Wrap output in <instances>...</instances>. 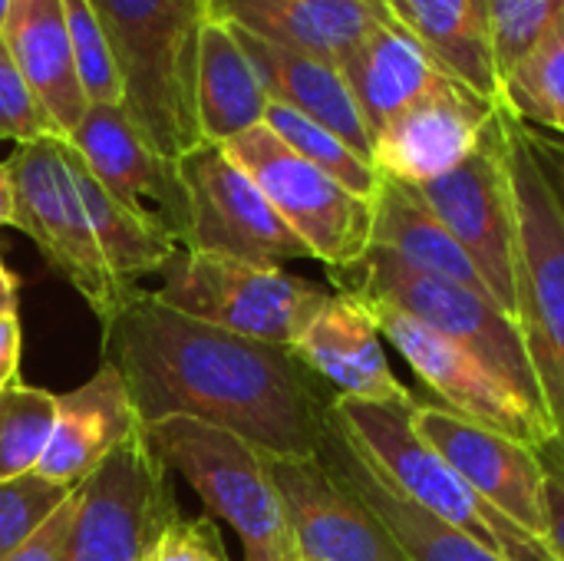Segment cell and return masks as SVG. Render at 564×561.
<instances>
[{
	"instance_id": "cell-1",
	"label": "cell",
	"mask_w": 564,
	"mask_h": 561,
	"mask_svg": "<svg viewBox=\"0 0 564 561\" xmlns=\"http://www.w3.org/2000/svg\"><path fill=\"white\" fill-rule=\"evenodd\" d=\"M102 360L132 397L139 423L188 417L268 456H317L330 397L291 347L185 317L139 291L106 327Z\"/></svg>"
},
{
	"instance_id": "cell-2",
	"label": "cell",
	"mask_w": 564,
	"mask_h": 561,
	"mask_svg": "<svg viewBox=\"0 0 564 561\" xmlns=\"http://www.w3.org/2000/svg\"><path fill=\"white\" fill-rule=\"evenodd\" d=\"M116 56L122 109L169 159L202 142L195 69L212 0H89Z\"/></svg>"
},
{
	"instance_id": "cell-3",
	"label": "cell",
	"mask_w": 564,
	"mask_h": 561,
	"mask_svg": "<svg viewBox=\"0 0 564 561\" xmlns=\"http://www.w3.org/2000/svg\"><path fill=\"white\" fill-rule=\"evenodd\" d=\"M327 274L340 294H350L357 301L390 304V308L410 314L413 321H420L423 327L436 331L440 337L476 354L532 413H539L552 427L545 400H542V387H539L532 360L525 354L522 331H519L516 317H509L492 298H486L466 284H456V281L436 278V274H423L373 245L367 248V255L360 261H354L347 268H334Z\"/></svg>"
},
{
	"instance_id": "cell-4",
	"label": "cell",
	"mask_w": 564,
	"mask_h": 561,
	"mask_svg": "<svg viewBox=\"0 0 564 561\" xmlns=\"http://www.w3.org/2000/svg\"><path fill=\"white\" fill-rule=\"evenodd\" d=\"M516 195V324L525 341L564 460V215L539 169L525 126L506 109Z\"/></svg>"
},
{
	"instance_id": "cell-5",
	"label": "cell",
	"mask_w": 564,
	"mask_h": 561,
	"mask_svg": "<svg viewBox=\"0 0 564 561\" xmlns=\"http://www.w3.org/2000/svg\"><path fill=\"white\" fill-rule=\"evenodd\" d=\"M334 417L367 453V460L420 509L440 522L479 539L509 561H555L549 549L479 496L433 446H426L413 427L410 410L360 403L347 397L330 400Z\"/></svg>"
},
{
	"instance_id": "cell-6",
	"label": "cell",
	"mask_w": 564,
	"mask_h": 561,
	"mask_svg": "<svg viewBox=\"0 0 564 561\" xmlns=\"http://www.w3.org/2000/svg\"><path fill=\"white\" fill-rule=\"evenodd\" d=\"M142 430L169 473H178L198 493L208 516L238 532L245 561L297 559L284 503L258 446L188 417H165Z\"/></svg>"
},
{
	"instance_id": "cell-7",
	"label": "cell",
	"mask_w": 564,
	"mask_h": 561,
	"mask_svg": "<svg viewBox=\"0 0 564 561\" xmlns=\"http://www.w3.org/2000/svg\"><path fill=\"white\" fill-rule=\"evenodd\" d=\"M13 182V228L33 238L46 265L63 274L106 327L142 288L126 284L106 261L79 198L63 136L23 142L3 162Z\"/></svg>"
},
{
	"instance_id": "cell-8",
	"label": "cell",
	"mask_w": 564,
	"mask_h": 561,
	"mask_svg": "<svg viewBox=\"0 0 564 561\" xmlns=\"http://www.w3.org/2000/svg\"><path fill=\"white\" fill-rule=\"evenodd\" d=\"M330 294L334 291L324 284L284 268H261L185 248L169 258L162 284L152 291L159 304L185 317L278 347H294Z\"/></svg>"
},
{
	"instance_id": "cell-9",
	"label": "cell",
	"mask_w": 564,
	"mask_h": 561,
	"mask_svg": "<svg viewBox=\"0 0 564 561\" xmlns=\"http://www.w3.org/2000/svg\"><path fill=\"white\" fill-rule=\"evenodd\" d=\"M264 192L281 222L327 271L360 261L370 248L373 202L347 192L337 179L288 149L264 122L221 145Z\"/></svg>"
},
{
	"instance_id": "cell-10",
	"label": "cell",
	"mask_w": 564,
	"mask_h": 561,
	"mask_svg": "<svg viewBox=\"0 0 564 561\" xmlns=\"http://www.w3.org/2000/svg\"><path fill=\"white\" fill-rule=\"evenodd\" d=\"M420 202L449 228L482 274L492 301L516 317V195L509 179L506 109L496 112L482 142L453 172L410 185Z\"/></svg>"
},
{
	"instance_id": "cell-11",
	"label": "cell",
	"mask_w": 564,
	"mask_h": 561,
	"mask_svg": "<svg viewBox=\"0 0 564 561\" xmlns=\"http://www.w3.org/2000/svg\"><path fill=\"white\" fill-rule=\"evenodd\" d=\"M175 513L169 466L139 427L79 483L66 561H139Z\"/></svg>"
},
{
	"instance_id": "cell-12",
	"label": "cell",
	"mask_w": 564,
	"mask_h": 561,
	"mask_svg": "<svg viewBox=\"0 0 564 561\" xmlns=\"http://www.w3.org/2000/svg\"><path fill=\"white\" fill-rule=\"evenodd\" d=\"M188 195L185 251L225 255L261 268L311 258L304 241L281 222L251 175L215 142H198L178 159Z\"/></svg>"
},
{
	"instance_id": "cell-13",
	"label": "cell",
	"mask_w": 564,
	"mask_h": 561,
	"mask_svg": "<svg viewBox=\"0 0 564 561\" xmlns=\"http://www.w3.org/2000/svg\"><path fill=\"white\" fill-rule=\"evenodd\" d=\"M360 304H367V311L373 314L383 341H390L413 367V374L436 397H443L446 410L479 427L499 430L539 453H552V450L558 453L555 430L539 413H532L476 354L440 337L436 331L423 327L420 321H413L410 314L390 304H377V301H360Z\"/></svg>"
},
{
	"instance_id": "cell-14",
	"label": "cell",
	"mask_w": 564,
	"mask_h": 561,
	"mask_svg": "<svg viewBox=\"0 0 564 561\" xmlns=\"http://www.w3.org/2000/svg\"><path fill=\"white\" fill-rule=\"evenodd\" d=\"M93 179L155 238L185 248L188 195L178 162L162 155L122 106H89L66 139Z\"/></svg>"
},
{
	"instance_id": "cell-15",
	"label": "cell",
	"mask_w": 564,
	"mask_h": 561,
	"mask_svg": "<svg viewBox=\"0 0 564 561\" xmlns=\"http://www.w3.org/2000/svg\"><path fill=\"white\" fill-rule=\"evenodd\" d=\"M413 433L433 446L479 496L545 546V456L443 403H413Z\"/></svg>"
},
{
	"instance_id": "cell-16",
	"label": "cell",
	"mask_w": 564,
	"mask_h": 561,
	"mask_svg": "<svg viewBox=\"0 0 564 561\" xmlns=\"http://www.w3.org/2000/svg\"><path fill=\"white\" fill-rule=\"evenodd\" d=\"M264 463L284 503L297 555L314 561H410L380 519L317 456L288 460L264 453Z\"/></svg>"
},
{
	"instance_id": "cell-17",
	"label": "cell",
	"mask_w": 564,
	"mask_h": 561,
	"mask_svg": "<svg viewBox=\"0 0 564 561\" xmlns=\"http://www.w3.org/2000/svg\"><path fill=\"white\" fill-rule=\"evenodd\" d=\"M499 109L453 79L373 136V169L400 185L433 182L473 155Z\"/></svg>"
},
{
	"instance_id": "cell-18",
	"label": "cell",
	"mask_w": 564,
	"mask_h": 561,
	"mask_svg": "<svg viewBox=\"0 0 564 561\" xmlns=\"http://www.w3.org/2000/svg\"><path fill=\"white\" fill-rule=\"evenodd\" d=\"M291 350L314 377L334 387L337 397L400 410L416 403L387 360L383 334L373 314L350 294L334 291Z\"/></svg>"
},
{
	"instance_id": "cell-19",
	"label": "cell",
	"mask_w": 564,
	"mask_h": 561,
	"mask_svg": "<svg viewBox=\"0 0 564 561\" xmlns=\"http://www.w3.org/2000/svg\"><path fill=\"white\" fill-rule=\"evenodd\" d=\"M317 460L330 470V476L360 499L380 526L393 536L410 561H509L479 539L440 522L416 503H410L354 443V436L340 427L334 410L327 407L324 436L317 446Z\"/></svg>"
},
{
	"instance_id": "cell-20",
	"label": "cell",
	"mask_w": 564,
	"mask_h": 561,
	"mask_svg": "<svg viewBox=\"0 0 564 561\" xmlns=\"http://www.w3.org/2000/svg\"><path fill=\"white\" fill-rule=\"evenodd\" d=\"M139 427V413L119 370L102 360L83 387L56 397L53 436L33 473L63 489H76Z\"/></svg>"
},
{
	"instance_id": "cell-21",
	"label": "cell",
	"mask_w": 564,
	"mask_h": 561,
	"mask_svg": "<svg viewBox=\"0 0 564 561\" xmlns=\"http://www.w3.org/2000/svg\"><path fill=\"white\" fill-rule=\"evenodd\" d=\"M337 66L370 136H377L403 109L453 83V76L440 69V63L390 10H383L377 26Z\"/></svg>"
},
{
	"instance_id": "cell-22",
	"label": "cell",
	"mask_w": 564,
	"mask_h": 561,
	"mask_svg": "<svg viewBox=\"0 0 564 561\" xmlns=\"http://www.w3.org/2000/svg\"><path fill=\"white\" fill-rule=\"evenodd\" d=\"M235 36H238L241 50L248 53L271 103H281V106L321 122L337 139H344L357 155L373 162V136H370L337 63L321 60L314 53L268 43L245 30H235Z\"/></svg>"
},
{
	"instance_id": "cell-23",
	"label": "cell",
	"mask_w": 564,
	"mask_h": 561,
	"mask_svg": "<svg viewBox=\"0 0 564 561\" xmlns=\"http://www.w3.org/2000/svg\"><path fill=\"white\" fill-rule=\"evenodd\" d=\"M383 10L370 0H212L215 20L330 63H344Z\"/></svg>"
},
{
	"instance_id": "cell-24",
	"label": "cell",
	"mask_w": 564,
	"mask_h": 561,
	"mask_svg": "<svg viewBox=\"0 0 564 561\" xmlns=\"http://www.w3.org/2000/svg\"><path fill=\"white\" fill-rule=\"evenodd\" d=\"M0 36L56 132L69 139L89 103L76 76L63 0H10Z\"/></svg>"
},
{
	"instance_id": "cell-25",
	"label": "cell",
	"mask_w": 564,
	"mask_h": 561,
	"mask_svg": "<svg viewBox=\"0 0 564 561\" xmlns=\"http://www.w3.org/2000/svg\"><path fill=\"white\" fill-rule=\"evenodd\" d=\"M387 10L423 43L446 76L502 106L489 0H387Z\"/></svg>"
},
{
	"instance_id": "cell-26",
	"label": "cell",
	"mask_w": 564,
	"mask_h": 561,
	"mask_svg": "<svg viewBox=\"0 0 564 561\" xmlns=\"http://www.w3.org/2000/svg\"><path fill=\"white\" fill-rule=\"evenodd\" d=\"M268 103L271 99L235 30L212 17L202 30L195 69V119L202 142L225 145L235 136L261 126Z\"/></svg>"
},
{
	"instance_id": "cell-27",
	"label": "cell",
	"mask_w": 564,
	"mask_h": 561,
	"mask_svg": "<svg viewBox=\"0 0 564 561\" xmlns=\"http://www.w3.org/2000/svg\"><path fill=\"white\" fill-rule=\"evenodd\" d=\"M370 245L390 251L403 265L436 274L456 284H466L486 298L489 288L469 255L459 248V241L449 235V228L420 202V195L410 185H400L393 179L380 175V188L373 198V228H370Z\"/></svg>"
},
{
	"instance_id": "cell-28",
	"label": "cell",
	"mask_w": 564,
	"mask_h": 561,
	"mask_svg": "<svg viewBox=\"0 0 564 561\" xmlns=\"http://www.w3.org/2000/svg\"><path fill=\"white\" fill-rule=\"evenodd\" d=\"M66 152H69V169H73V179H76V188H79V198L86 205V215H89V225L96 231V241L109 261V268L126 281V284H135L139 278L145 274H162V268L169 265V258L182 248L155 238L149 228H142L96 179L93 172L86 169V162L76 155V149L66 142ZM139 288V284H135Z\"/></svg>"
},
{
	"instance_id": "cell-29",
	"label": "cell",
	"mask_w": 564,
	"mask_h": 561,
	"mask_svg": "<svg viewBox=\"0 0 564 561\" xmlns=\"http://www.w3.org/2000/svg\"><path fill=\"white\" fill-rule=\"evenodd\" d=\"M502 109L564 139V10L542 43L506 76Z\"/></svg>"
},
{
	"instance_id": "cell-30",
	"label": "cell",
	"mask_w": 564,
	"mask_h": 561,
	"mask_svg": "<svg viewBox=\"0 0 564 561\" xmlns=\"http://www.w3.org/2000/svg\"><path fill=\"white\" fill-rule=\"evenodd\" d=\"M264 126L288 145L294 149L301 159H307L311 165H317L321 172H327L330 179H337L347 192L373 202L377 188H380V172L373 169V162H367L364 155H357L344 139H337L330 129H324L321 122L281 106V103H268L264 109Z\"/></svg>"
},
{
	"instance_id": "cell-31",
	"label": "cell",
	"mask_w": 564,
	"mask_h": 561,
	"mask_svg": "<svg viewBox=\"0 0 564 561\" xmlns=\"http://www.w3.org/2000/svg\"><path fill=\"white\" fill-rule=\"evenodd\" d=\"M56 423V393L10 384L0 390V483L36 470Z\"/></svg>"
},
{
	"instance_id": "cell-32",
	"label": "cell",
	"mask_w": 564,
	"mask_h": 561,
	"mask_svg": "<svg viewBox=\"0 0 564 561\" xmlns=\"http://www.w3.org/2000/svg\"><path fill=\"white\" fill-rule=\"evenodd\" d=\"M69 46L79 86L89 106H122V79L109 46V36L89 0H63Z\"/></svg>"
},
{
	"instance_id": "cell-33",
	"label": "cell",
	"mask_w": 564,
	"mask_h": 561,
	"mask_svg": "<svg viewBox=\"0 0 564 561\" xmlns=\"http://www.w3.org/2000/svg\"><path fill=\"white\" fill-rule=\"evenodd\" d=\"M564 10V0H489L499 76H506L542 43Z\"/></svg>"
},
{
	"instance_id": "cell-34",
	"label": "cell",
	"mask_w": 564,
	"mask_h": 561,
	"mask_svg": "<svg viewBox=\"0 0 564 561\" xmlns=\"http://www.w3.org/2000/svg\"><path fill=\"white\" fill-rule=\"evenodd\" d=\"M73 489H63L36 473L0 483V561L17 546H23L66 499Z\"/></svg>"
},
{
	"instance_id": "cell-35",
	"label": "cell",
	"mask_w": 564,
	"mask_h": 561,
	"mask_svg": "<svg viewBox=\"0 0 564 561\" xmlns=\"http://www.w3.org/2000/svg\"><path fill=\"white\" fill-rule=\"evenodd\" d=\"M46 136H59L23 73L17 69L3 36H0V142H36Z\"/></svg>"
},
{
	"instance_id": "cell-36",
	"label": "cell",
	"mask_w": 564,
	"mask_h": 561,
	"mask_svg": "<svg viewBox=\"0 0 564 561\" xmlns=\"http://www.w3.org/2000/svg\"><path fill=\"white\" fill-rule=\"evenodd\" d=\"M139 561H228V552L212 516L175 513Z\"/></svg>"
},
{
	"instance_id": "cell-37",
	"label": "cell",
	"mask_w": 564,
	"mask_h": 561,
	"mask_svg": "<svg viewBox=\"0 0 564 561\" xmlns=\"http://www.w3.org/2000/svg\"><path fill=\"white\" fill-rule=\"evenodd\" d=\"M76 513H79V486L69 493V499L23 546H17L3 561H66Z\"/></svg>"
},
{
	"instance_id": "cell-38",
	"label": "cell",
	"mask_w": 564,
	"mask_h": 561,
	"mask_svg": "<svg viewBox=\"0 0 564 561\" xmlns=\"http://www.w3.org/2000/svg\"><path fill=\"white\" fill-rule=\"evenodd\" d=\"M545 549L555 561H564V460L555 453V460H545Z\"/></svg>"
},
{
	"instance_id": "cell-39",
	"label": "cell",
	"mask_w": 564,
	"mask_h": 561,
	"mask_svg": "<svg viewBox=\"0 0 564 561\" xmlns=\"http://www.w3.org/2000/svg\"><path fill=\"white\" fill-rule=\"evenodd\" d=\"M525 136H529V145L539 159V169H542V175H545V182H549V188H552L564 215V139L555 132L535 129V126H525Z\"/></svg>"
},
{
	"instance_id": "cell-40",
	"label": "cell",
	"mask_w": 564,
	"mask_h": 561,
	"mask_svg": "<svg viewBox=\"0 0 564 561\" xmlns=\"http://www.w3.org/2000/svg\"><path fill=\"white\" fill-rule=\"evenodd\" d=\"M20 321L17 311H0V390L17 384V367H20Z\"/></svg>"
},
{
	"instance_id": "cell-41",
	"label": "cell",
	"mask_w": 564,
	"mask_h": 561,
	"mask_svg": "<svg viewBox=\"0 0 564 561\" xmlns=\"http://www.w3.org/2000/svg\"><path fill=\"white\" fill-rule=\"evenodd\" d=\"M3 225H13V182L7 165L0 162V228Z\"/></svg>"
},
{
	"instance_id": "cell-42",
	"label": "cell",
	"mask_w": 564,
	"mask_h": 561,
	"mask_svg": "<svg viewBox=\"0 0 564 561\" xmlns=\"http://www.w3.org/2000/svg\"><path fill=\"white\" fill-rule=\"evenodd\" d=\"M20 301V281L10 271H0V311H17Z\"/></svg>"
},
{
	"instance_id": "cell-43",
	"label": "cell",
	"mask_w": 564,
	"mask_h": 561,
	"mask_svg": "<svg viewBox=\"0 0 564 561\" xmlns=\"http://www.w3.org/2000/svg\"><path fill=\"white\" fill-rule=\"evenodd\" d=\"M7 7H10V0H0V26H3V17H7Z\"/></svg>"
},
{
	"instance_id": "cell-44",
	"label": "cell",
	"mask_w": 564,
	"mask_h": 561,
	"mask_svg": "<svg viewBox=\"0 0 564 561\" xmlns=\"http://www.w3.org/2000/svg\"><path fill=\"white\" fill-rule=\"evenodd\" d=\"M0 271H7V268H3V255H0Z\"/></svg>"
},
{
	"instance_id": "cell-45",
	"label": "cell",
	"mask_w": 564,
	"mask_h": 561,
	"mask_svg": "<svg viewBox=\"0 0 564 561\" xmlns=\"http://www.w3.org/2000/svg\"><path fill=\"white\" fill-rule=\"evenodd\" d=\"M294 561H314V559H304V555H297V559H294Z\"/></svg>"
},
{
	"instance_id": "cell-46",
	"label": "cell",
	"mask_w": 564,
	"mask_h": 561,
	"mask_svg": "<svg viewBox=\"0 0 564 561\" xmlns=\"http://www.w3.org/2000/svg\"><path fill=\"white\" fill-rule=\"evenodd\" d=\"M370 3H387V0H370Z\"/></svg>"
}]
</instances>
